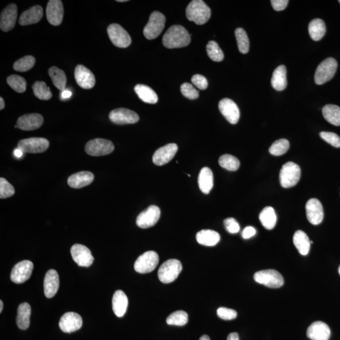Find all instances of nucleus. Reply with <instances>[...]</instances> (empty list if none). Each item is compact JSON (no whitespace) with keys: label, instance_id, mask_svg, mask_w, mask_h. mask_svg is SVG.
Returning <instances> with one entry per match:
<instances>
[{"label":"nucleus","instance_id":"obj_43","mask_svg":"<svg viewBox=\"0 0 340 340\" xmlns=\"http://www.w3.org/2000/svg\"><path fill=\"white\" fill-rule=\"evenodd\" d=\"M290 148V143L286 139H280L274 142L269 148V152L273 156H281L287 153Z\"/></svg>","mask_w":340,"mask_h":340},{"label":"nucleus","instance_id":"obj_64","mask_svg":"<svg viewBox=\"0 0 340 340\" xmlns=\"http://www.w3.org/2000/svg\"><path fill=\"white\" fill-rule=\"evenodd\" d=\"M339 4H340V0H339Z\"/></svg>","mask_w":340,"mask_h":340},{"label":"nucleus","instance_id":"obj_47","mask_svg":"<svg viewBox=\"0 0 340 340\" xmlns=\"http://www.w3.org/2000/svg\"><path fill=\"white\" fill-rule=\"evenodd\" d=\"M15 194L14 187L4 178L0 179V198L7 199Z\"/></svg>","mask_w":340,"mask_h":340},{"label":"nucleus","instance_id":"obj_62","mask_svg":"<svg viewBox=\"0 0 340 340\" xmlns=\"http://www.w3.org/2000/svg\"><path fill=\"white\" fill-rule=\"evenodd\" d=\"M338 271H339V273L340 274V266H339V269H338Z\"/></svg>","mask_w":340,"mask_h":340},{"label":"nucleus","instance_id":"obj_15","mask_svg":"<svg viewBox=\"0 0 340 340\" xmlns=\"http://www.w3.org/2000/svg\"><path fill=\"white\" fill-rule=\"evenodd\" d=\"M73 260L80 266L88 267L92 265L94 258L90 250L84 245L76 244L71 248Z\"/></svg>","mask_w":340,"mask_h":340},{"label":"nucleus","instance_id":"obj_54","mask_svg":"<svg viewBox=\"0 0 340 340\" xmlns=\"http://www.w3.org/2000/svg\"><path fill=\"white\" fill-rule=\"evenodd\" d=\"M256 230H255V228L252 226H248L243 230L242 235L243 239L248 240L250 239V238H252L253 237H254V236L256 235Z\"/></svg>","mask_w":340,"mask_h":340},{"label":"nucleus","instance_id":"obj_14","mask_svg":"<svg viewBox=\"0 0 340 340\" xmlns=\"http://www.w3.org/2000/svg\"><path fill=\"white\" fill-rule=\"evenodd\" d=\"M109 119L116 124H132L138 123L139 117L135 111L125 108H117L109 114Z\"/></svg>","mask_w":340,"mask_h":340},{"label":"nucleus","instance_id":"obj_56","mask_svg":"<svg viewBox=\"0 0 340 340\" xmlns=\"http://www.w3.org/2000/svg\"><path fill=\"white\" fill-rule=\"evenodd\" d=\"M24 152H23L21 149L19 148L15 149L14 151V155L15 158L17 159L22 158L23 156H24Z\"/></svg>","mask_w":340,"mask_h":340},{"label":"nucleus","instance_id":"obj_34","mask_svg":"<svg viewBox=\"0 0 340 340\" xmlns=\"http://www.w3.org/2000/svg\"><path fill=\"white\" fill-rule=\"evenodd\" d=\"M137 95L144 102L154 104L158 102V97L155 91L148 86L137 85L134 88Z\"/></svg>","mask_w":340,"mask_h":340},{"label":"nucleus","instance_id":"obj_32","mask_svg":"<svg viewBox=\"0 0 340 340\" xmlns=\"http://www.w3.org/2000/svg\"><path fill=\"white\" fill-rule=\"evenodd\" d=\"M31 308L29 304L24 303L20 304L18 308L17 324L22 330L29 328Z\"/></svg>","mask_w":340,"mask_h":340},{"label":"nucleus","instance_id":"obj_3","mask_svg":"<svg viewBox=\"0 0 340 340\" xmlns=\"http://www.w3.org/2000/svg\"><path fill=\"white\" fill-rule=\"evenodd\" d=\"M166 18L161 12H154L149 17L148 24L144 28L143 34L148 40L158 37L165 26Z\"/></svg>","mask_w":340,"mask_h":340},{"label":"nucleus","instance_id":"obj_46","mask_svg":"<svg viewBox=\"0 0 340 340\" xmlns=\"http://www.w3.org/2000/svg\"><path fill=\"white\" fill-rule=\"evenodd\" d=\"M35 63V59L32 55H27L14 63V68L17 72H25L32 69Z\"/></svg>","mask_w":340,"mask_h":340},{"label":"nucleus","instance_id":"obj_61","mask_svg":"<svg viewBox=\"0 0 340 340\" xmlns=\"http://www.w3.org/2000/svg\"><path fill=\"white\" fill-rule=\"evenodd\" d=\"M117 2H128V1H127V0H118V1H117Z\"/></svg>","mask_w":340,"mask_h":340},{"label":"nucleus","instance_id":"obj_55","mask_svg":"<svg viewBox=\"0 0 340 340\" xmlns=\"http://www.w3.org/2000/svg\"><path fill=\"white\" fill-rule=\"evenodd\" d=\"M72 95V91L68 90V89H65V90L62 91V94H61V98H62L63 100H65V99L70 98Z\"/></svg>","mask_w":340,"mask_h":340},{"label":"nucleus","instance_id":"obj_16","mask_svg":"<svg viewBox=\"0 0 340 340\" xmlns=\"http://www.w3.org/2000/svg\"><path fill=\"white\" fill-rule=\"evenodd\" d=\"M82 324L83 320L80 314L69 312L65 313L60 319L59 326L62 331L70 333L80 329Z\"/></svg>","mask_w":340,"mask_h":340},{"label":"nucleus","instance_id":"obj_49","mask_svg":"<svg viewBox=\"0 0 340 340\" xmlns=\"http://www.w3.org/2000/svg\"><path fill=\"white\" fill-rule=\"evenodd\" d=\"M320 136L324 141L335 148H340V138L336 134L330 132H321Z\"/></svg>","mask_w":340,"mask_h":340},{"label":"nucleus","instance_id":"obj_35","mask_svg":"<svg viewBox=\"0 0 340 340\" xmlns=\"http://www.w3.org/2000/svg\"><path fill=\"white\" fill-rule=\"evenodd\" d=\"M261 224L265 229L273 230L276 224V215L273 207H266L264 208L259 215Z\"/></svg>","mask_w":340,"mask_h":340},{"label":"nucleus","instance_id":"obj_23","mask_svg":"<svg viewBox=\"0 0 340 340\" xmlns=\"http://www.w3.org/2000/svg\"><path fill=\"white\" fill-rule=\"evenodd\" d=\"M76 82L81 88L91 89L95 85V78L93 73L83 65H78L75 68Z\"/></svg>","mask_w":340,"mask_h":340},{"label":"nucleus","instance_id":"obj_41","mask_svg":"<svg viewBox=\"0 0 340 340\" xmlns=\"http://www.w3.org/2000/svg\"><path fill=\"white\" fill-rule=\"evenodd\" d=\"M32 89L35 96L40 100H48L52 98V92L45 82H35L32 86Z\"/></svg>","mask_w":340,"mask_h":340},{"label":"nucleus","instance_id":"obj_50","mask_svg":"<svg viewBox=\"0 0 340 340\" xmlns=\"http://www.w3.org/2000/svg\"><path fill=\"white\" fill-rule=\"evenodd\" d=\"M217 316L224 320H233L237 317V312L234 309L226 308H219L217 310Z\"/></svg>","mask_w":340,"mask_h":340},{"label":"nucleus","instance_id":"obj_13","mask_svg":"<svg viewBox=\"0 0 340 340\" xmlns=\"http://www.w3.org/2000/svg\"><path fill=\"white\" fill-rule=\"evenodd\" d=\"M161 210L156 205H151L141 214L136 219V224L143 229L154 226L160 218Z\"/></svg>","mask_w":340,"mask_h":340},{"label":"nucleus","instance_id":"obj_20","mask_svg":"<svg viewBox=\"0 0 340 340\" xmlns=\"http://www.w3.org/2000/svg\"><path fill=\"white\" fill-rule=\"evenodd\" d=\"M178 151V146L175 143H170L157 149L153 156V161L157 166H163L174 158Z\"/></svg>","mask_w":340,"mask_h":340},{"label":"nucleus","instance_id":"obj_7","mask_svg":"<svg viewBox=\"0 0 340 340\" xmlns=\"http://www.w3.org/2000/svg\"><path fill=\"white\" fill-rule=\"evenodd\" d=\"M254 280L269 288L277 289L283 286L284 280L282 275L275 270H265L255 273Z\"/></svg>","mask_w":340,"mask_h":340},{"label":"nucleus","instance_id":"obj_52","mask_svg":"<svg viewBox=\"0 0 340 340\" xmlns=\"http://www.w3.org/2000/svg\"><path fill=\"white\" fill-rule=\"evenodd\" d=\"M192 82L195 86H197L200 90H204L207 88L208 82L204 76L200 75H195L192 78Z\"/></svg>","mask_w":340,"mask_h":340},{"label":"nucleus","instance_id":"obj_60","mask_svg":"<svg viewBox=\"0 0 340 340\" xmlns=\"http://www.w3.org/2000/svg\"><path fill=\"white\" fill-rule=\"evenodd\" d=\"M3 308H4V303L2 301H0V313H2Z\"/></svg>","mask_w":340,"mask_h":340},{"label":"nucleus","instance_id":"obj_21","mask_svg":"<svg viewBox=\"0 0 340 340\" xmlns=\"http://www.w3.org/2000/svg\"><path fill=\"white\" fill-rule=\"evenodd\" d=\"M17 7L10 4L3 10L0 17V28L4 32H9L14 29L17 19Z\"/></svg>","mask_w":340,"mask_h":340},{"label":"nucleus","instance_id":"obj_40","mask_svg":"<svg viewBox=\"0 0 340 340\" xmlns=\"http://www.w3.org/2000/svg\"><path fill=\"white\" fill-rule=\"evenodd\" d=\"M219 164L222 168L232 172L237 171L240 166V162L238 159L228 154L220 157Z\"/></svg>","mask_w":340,"mask_h":340},{"label":"nucleus","instance_id":"obj_28","mask_svg":"<svg viewBox=\"0 0 340 340\" xmlns=\"http://www.w3.org/2000/svg\"><path fill=\"white\" fill-rule=\"evenodd\" d=\"M42 8L37 5L23 12L20 17L19 24L23 26L37 24L42 19Z\"/></svg>","mask_w":340,"mask_h":340},{"label":"nucleus","instance_id":"obj_29","mask_svg":"<svg viewBox=\"0 0 340 340\" xmlns=\"http://www.w3.org/2000/svg\"><path fill=\"white\" fill-rule=\"evenodd\" d=\"M198 183L202 192L205 194H209L214 186V177L212 170L207 167H204L200 170Z\"/></svg>","mask_w":340,"mask_h":340},{"label":"nucleus","instance_id":"obj_33","mask_svg":"<svg viewBox=\"0 0 340 340\" xmlns=\"http://www.w3.org/2000/svg\"><path fill=\"white\" fill-rule=\"evenodd\" d=\"M293 242L301 255L306 256L308 254L311 244L305 233L301 230L296 232L294 235Z\"/></svg>","mask_w":340,"mask_h":340},{"label":"nucleus","instance_id":"obj_30","mask_svg":"<svg viewBox=\"0 0 340 340\" xmlns=\"http://www.w3.org/2000/svg\"><path fill=\"white\" fill-rule=\"evenodd\" d=\"M196 239L200 245L206 247H214L220 242V237L219 233L215 231L204 230L197 233Z\"/></svg>","mask_w":340,"mask_h":340},{"label":"nucleus","instance_id":"obj_8","mask_svg":"<svg viewBox=\"0 0 340 340\" xmlns=\"http://www.w3.org/2000/svg\"><path fill=\"white\" fill-rule=\"evenodd\" d=\"M159 263L158 253L148 251L139 256L134 263V269L139 273H148L153 271Z\"/></svg>","mask_w":340,"mask_h":340},{"label":"nucleus","instance_id":"obj_26","mask_svg":"<svg viewBox=\"0 0 340 340\" xmlns=\"http://www.w3.org/2000/svg\"><path fill=\"white\" fill-rule=\"evenodd\" d=\"M94 180V175L90 172H80L72 175L68 180V185L73 189H81L88 186Z\"/></svg>","mask_w":340,"mask_h":340},{"label":"nucleus","instance_id":"obj_19","mask_svg":"<svg viewBox=\"0 0 340 340\" xmlns=\"http://www.w3.org/2000/svg\"><path fill=\"white\" fill-rule=\"evenodd\" d=\"M46 16L50 24L58 26L62 24L64 16L62 2L60 0H50L47 5Z\"/></svg>","mask_w":340,"mask_h":340},{"label":"nucleus","instance_id":"obj_4","mask_svg":"<svg viewBox=\"0 0 340 340\" xmlns=\"http://www.w3.org/2000/svg\"><path fill=\"white\" fill-rule=\"evenodd\" d=\"M338 68V63L334 58H329L324 60L317 68L314 80L317 85H321L333 78Z\"/></svg>","mask_w":340,"mask_h":340},{"label":"nucleus","instance_id":"obj_53","mask_svg":"<svg viewBox=\"0 0 340 340\" xmlns=\"http://www.w3.org/2000/svg\"><path fill=\"white\" fill-rule=\"evenodd\" d=\"M289 2L288 0H272L271 1V4L274 10L279 12L286 9Z\"/></svg>","mask_w":340,"mask_h":340},{"label":"nucleus","instance_id":"obj_31","mask_svg":"<svg viewBox=\"0 0 340 340\" xmlns=\"http://www.w3.org/2000/svg\"><path fill=\"white\" fill-rule=\"evenodd\" d=\"M271 86L277 91L285 90L288 86L287 70L285 66L281 65L274 71L271 80Z\"/></svg>","mask_w":340,"mask_h":340},{"label":"nucleus","instance_id":"obj_17","mask_svg":"<svg viewBox=\"0 0 340 340\" xmlns=\"http://www.w3.org/2000/svg\"><path fill=\"white\" fill-rule=\"evenodd\" d=\"M306 216L309 222L318 225L323 221L324 212L323 205L317 199H309L306 205Z\"/></svg>","mask_w":340,"mask_h":340},{"label":"nucleus","instance_id":"obj_25","mask_svg":"<svg viewBox=\"0 0 340 340\" xmlns=\"http://www.w3.org/2000/svg\"><path fill=\"white\" fill-rule=\"evenodd\" d=\"M60 287V278L56 271L49 270L45 274L44 281V294L47 298H52L56 294Z\"/></svg>","mask_w":340,"mask_h":340},{"label":"nucleus","instance_id":"obj_48","mask_svg":"<svg viewBox=\"0 0 340 340\" xmlns=\"http://www.w3.org/2000/svg\"><path fill=\"white\" fill-rule=\"evenodd\" d=\"M181 92L183 95L185 97L190 99V100H195L199 98V92L195 89L192 85L189 83H183L181 85Z\"/></svg>","mask_w":340,"mask_h":340},{"label":"nucleus","instance_id":"obj_63","mask_svg":"<svg viewBox=\"0 0 340 340\" xmlns=\"http://www.w3.org/2000/svg\"><path fill=\"white\" fill-rule=\"evenodd\" d=\"M188 176H189V177H191V175H189V174H188Z\"/></svg>","mask_w":340,"mask_h":340},{"label":"nucleus","instance_id":"obj_58","mask_svg":"<svg viewBox=\"0 0 340 340\" xmlns=\"http://www.w3.org/2000/svg\"><path fill=\"white\" fill-rule=\"evenodd\" d=\"M5 108V101L4 98H0V110H3Z\"/></svg>","mask_w":340,"mask_h":340},{"label":"nucleus","instance_id":"obj_10","mask_svg":"<svg viewBox=\"0 0 340 340\" xmlns=\"http://www.w3.org/2000/svg\"><path fill=\"white\" fill-rule=\"evenodd\" d=\"M107 33L111 42L116 47L126 48L131 44L130 35L120 25L113 24L109 25Z\"/></svg>","mask_w":340,"mask_h":340},{"label":"nucleus","instance_id":"obj_36","mask_svg":"<svg viewBox=\"0 0 340 340\" xmlns=\"http://www.w3.org/2000/svg\"><path fill=\"white\" fill-rule=\"evenodd\" d=\"M326 31V25L323 20L316 19L312 20L309 25V34L312 39L318 41L325 35Z\"/></svg>","mask_w":340,"mask_h":340},{"label":"nucleus","instance_id":"obj_39","mask_svg":"<svg viewBox=\"0 0 340 340\" xmlns=\"http://www.w3.org/2000/svg\"><path fill=\"white\" fill-rule=\"evenodd\" d=\"M235 35L240 52L242 54H247L250 49V41L247 32L242 28H238L235 30Z\"/></svg>","mask_w":340,"mask_h":340},{"label":"nucleus","instance_id":"obj_18","mask_svg":"<svg viewBox=\"0 0 340 340\" xmlns=\"http://www.w3.org/2000/svg\"><path fill=\"white\" fill-rule=\"evenodd\" d=\"M220 112L226 120L232 124H236L239 121L240 111L237 104L230 98H223L219 103Z\"/></svg>","mask_w":340,"mask_h":340},{"label":"nucleus","instance_id":"obj_37","mask_svg":"<svg viewBox=\"0 0 340 340\" xmlns=\"http://www.w3.org/2000/svg\"><path fill=\"white\" fill-rule=\"evenodd\" d=\"M324 119L334 126H340V107L335 105H326L322 110Z\"/></svg>","mask_w":340,"mask_h":340},{"label":"nucleus","instance_id":"obj_12","mask_svg":"<svg viewBox=\"0 0 340 340\" xmlns=\"http://www.w3.org/2000/svg\"><path fill=\"white\" fill-rule=\"evenodd\" d=\"M34 264L29 260L20 261L13 268L11 276V280L15 284H22L29 280L31 276Z\"/></svg>","mask_w":340,"mask_h":340},{"label":"nucleus","instance_id":"obj_11","mask_svg":"<svg viewBox=\"0 0 340 340\" xmlns=\"http://www.w3.org/2000/svg\"><path fill=\"white\" fill-rule=\"evenodd\" d=\"M49 146L47 139L42 138H31L22 139L19 142L18 148L24 153H40L47 150Z\"/></svg>","mask_w":340,"mask_h":340},{"label":"nucleus","instance_id":"obj_44","mask_svg":"<svg viewBox=\"0 0 340 340\" xmlns=\"http://www.w3.org/2000/svg\"><path fill=\"white\" fill-rule=\"evenodd\" d=\"M208 55L212 61L215 62H220L224 60V53L215 41H210L206 47Z\"/></svg>","mask_w":340,"mask_h":340},{"label":"nucleus","instance_id":"obj_22","mask_svg":"<svg viewBox=\"0 0 340 340\" xmlns=\"http://www.w3.org/2000/svg\"><path fill=\"white\" fill-rule=\"evenodd\" d=\"M44 123L43 117L39 114H29L18 119L17 126L22 131H34L39 129Z\"/></svg>","mask_w":340,"mask_h":340},{"label":"nucleus","instance_id":"obj_5","mask_svg":"<svg viewBox=\"0 0 340 340\" xmlns=\"http://www.w3.org/2000/svg\"><path fill=\"white\" fill-rule=\"evenodd\" d=\"M301 175V168L298 164L293 162L284 164L280 172L281 186L286 189L295 186L300 180Z\"/></svg>","mask_w":340,"mask_h":340},{"label":"nucleus","instance_id":"obj_2","mask_svg":"<svg viewBox=\"0 0 340 340\" xmlns=\"http://www.w3.org/2000/svg\"><path fill=\"white\" fill-rule=\"evenodd\" d=\"M186 15L190 21L197 25H204L209 21L211 10L202 0H194L188 5Z\"/></svg>","mask_w":340,"mask_h":340},{"label":"nucleus","instance_id":"obj_38","mask_svg":"<svg viewBox=\"0 0 340 340\" xmlns=\"http://www.w3.org/2000/svg\"><path fill=\"white\" fill-rule=\"evenodd\" d=\"M49 75L54 85L58 90H65L67 86V78L63 70L58 67H53L49 70Z\"/></svg>","mask_w":340,"mask_h":340},{"label":"nucleus","instance_id":"obj_9","mask_svg":"<svg viewBox=\"0 0 340 340\" xmlns=\"http://www.w3.org/2000/svg\"><path fill=\"white\" fill-rule=\"evenodd\" d=\"M115 149L112 142L104 139H95L86 144L85 151L89 155L101 156L112 153Z\"/></svg>","mask_w":340,"mask_h":340},{"label":"nucleus","instance_id":"obj_1","mask_svg":"<svg viewBox=\"0 0 340 340\" xmlns=\"http://www.w3.org/2000/svg\"><path fill=\"white\" fill-rule=\"evenodd\" d=\"M191 35L182 25H174L164 34L163 44L168 49L187 46L191 41Z\"/></svg>","mask_w":340,"mask_h":340},{"label":"nucleus","instance_id":"obj_24","mask_svg":"<svg viewBox=\"0 0 340 340\" xmlns=\"http://www.w3.org/2000/svg\"><path fill=\"white\" fill-rule=\"evenodd\" d=\"M307 336L312 340H328L330 338L331 330L324 322L316 321L309 326Z\"/></svg>","mask_w":340,"mask_h":340},{"label":"nucleus","instance_id":"obj_59","mask_svg":"<svg viewBox=\"0 0 340 340\" xmlns=\"http://www.w3.org/2000/svg\"><path fill=\"white\" fill-rule=\"evenodd\" d=\"M199 340H210V339L207 335H203Z\"/></svg>","mask_w":340,"mask_h":340},{"label":"nucleus","instance_id":"obj_51","mask_svg":"<svg viewBox=\"0 0 340 340\" xmlns=\"http://www.w3.org/2000/svg\"><path fill=\"white\" fill-rule=\"evenodd\" d=\"M224 225L225 229L231 234H236L240 231L239 223L234 218L230 217L224 220Z\"/></svg>","mask_w":340,"mask_h":340},{"label":"nucleus","instance_id":"obj_6","mask_svg":"<svg viewBox=\"0 0 340 340\" xmlns=\"http://www.w3.org/2000/svg\"><path fill=\"white\" fill-rule=\"evenodd\" d=\"M182 270L181 262L176 259H170L161 265L158 270V278L164 284L172 283L176 280Z\"/></svg>","mask_w":340,"mask_h":340},{"label":"nucleus","instance_id":"obj_45","mask_svg":"<svg viewBox=\"0 0 340 340\" xmlns=\"http://www.w3.org/2000/svg\"><path fill=\"white\" fill-rule=\"evenodd\" d=\"M7 81L10 87L18 93H24L26 90V81L24 78L19 75L10 76L8 77Z\"/></svg>","mask_w":340,"mask_h":340},{"label":"nucleus","instance_id":"obj_57","mask_svg":"<svg viewBox=\"0 0 340 340\" xmlns=\"http://www.w3.org/2000/svg\"><path fill=\"white\" fill-rule=\"evenodd\" d=\"M227 340H240L239 335L237 333H230L228 336Z\"/></svg>","mask_w":340,"mask_h":340},{"label":"nucleus","instance_id":"obj_27","mask_svg":"<svg viewBox=\"0 0 340 340\" xmlns=\"http://www.w3.org/2000/svg\"><path fill=\"white\" fill-rule=\"evenodd\" d=\"M128 298L123 291H117L112 298V309L114 313L119 318L125 315L128 307Z\"/></svg>","mask_w":340,"mask_h":340},{"label":"nucleus","instance_id":"obj_42","mask_svg":"<svg viewBox=\"0 0 340 340\" xmlns=\"http://www.w3.org/2000/svg\"><path fill=\"white\" fill-rule=\"evenodd\" d=\"M189 321V317L186 312L175 311L170 314L166 319V323L169 325L182 326L185 325Z\"/></svg>","mask_w":340,"mask_h":340}]
</instances>
